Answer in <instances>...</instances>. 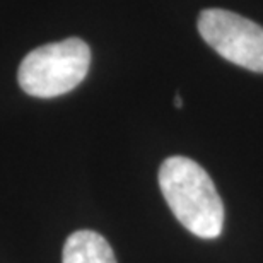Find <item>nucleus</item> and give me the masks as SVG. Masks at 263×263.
<instances>
[{
  "label": "nucleus",
  "mask_w": 263,
  "mask_h": 263,
  "mask_svg": "<svg viewBox=\"0 0 263 263\" xmlns=\"http://www.w3.org/2000/svg\"><path fill=\"white\" fill-rule=\"evenodd\" d=\"M159 186L178 222L202 239L219 238L224 205L212 178L198 162L173 156L161 164Z\"/></svg>",
  "instance_id": "nucleus-1"
},
{
  "label": "nucleus",
  "mask_w": 263,
  "mask_h": 263,
  "mask_svg": "<svg viewBox=\"0 0 263 263\" xmlns=\"http://www.w3.org/2000/svg\"><path fill=\"white\" fill-rule=\"evenodd\" d=\"M91 50L86 41L68 38L33 50L19 67L21 89L34 98H57L76 89L87 76Z\"/></svg>",
  "instance_id": "nucleus-2"
},
{
  "label": "nucleus",
  "mask_w": 263,
  "mask_h": 263,
  "mask_svg": "<svg viewBox=\"0 0 263 263\" xmlns=\"http://www.w3.org/2000/svg\"><path fill=\"white\" fill-rule=\"evenodd\" d=\"M198 33L222 59L263 73V28L239 14L222 9L203 10Z\"/></svg>",
  "instance_id": "nucleus-3"
},
{
  "label": "nucleus",
  "mask_w": 263,
  "mask_h": 263,
  "mask_svg": "<svg viewBox=\"0 0 263 263\" xmlns=\"http://www.w3.org/2000/svg\"><path fill=\"white\" fill-rule=\"evenodd\" d=\"M62 263H117L113 248L94 231H76L67 238Z\"/></svg>",
  "instance_id": "nucleus-4"
},
{
  "label": "nucleus",
  "mask_w": 263,
  "mask_h": 263,
  "mask_svg": "<svg viewBox=\"0 0 263 263\" xmlns=\"http://www.w3.org/2000/svg\"><path fill=\"white\" fill-rule=\"evenodd\" d=\"M175 104H176L178 108H181V106H183V99H181L180 94H176V98H175Z\"/></svg>",
  "instance_id": "nucleus-5"
}]
</instances>
